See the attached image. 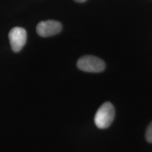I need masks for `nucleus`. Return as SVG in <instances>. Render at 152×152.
Instances as JSON below:
<instances>
[{
	"label": "nucleus",
	"mask_w": 152,
	"mask_h": 152,
	"mask_svg": "<svg viewBox=\"0 0 152 152\" xmlns=\"http://www.w3.org/2000/svg\"><path fill=\"white\" fill-rule=\"evenodd\" d=\"M74 1H77V2H84L86 0H74Z\"/></svg>",
	"instance_id": "423d86ee"
},
{
	"label": "nucleus",
	"mask_w": 152,
	"mask_h": 152,
	"mask_svg": "<svg viewBox=\"0 0 152 152\" xmlns=\"http://www.w3.org/2000/svg\"><path fill=\"white\" fill-rule=\"evenodd\" d=\"M11 47L14 52H18L23 49L27 39L26 30L20 27H15L10 30L9 34Z\"/></svg>",
	"instance_id": "7ed1b4c3"
},
{
	"label": "nucleus",
	"mask_w": 152,
	"mask_h": 152,
	"mask_svg": "<svg viewBox=\"0 0 152 152\" xmlns=\"http://www.w3.org/2000/svg\"><path fill=\"white\" fill-rule=\"evenodd\" d=\"M115 118V109L110 102H105L100 106L94 117V123L100 129L109 128Z\"/></svg>",
	"instance_id": "f257e3e1"
},
{
	"label": "nucleus",
	"mask_w": 152,
	"mask_h": 152,
	"mask_svg": "<svg viewBox=\"0 0 152 152\" xmlns=\"http://www.w3.org/2000/svg\"><path fill=\"white\" fill-rule=\"evenodd\" d=\"M146 140H147L148 142H150V143H152V121L150 123V124L148 126L147 129V131H146Z\"/></svg>",
	"instance_id": "39448f33"
},
{
	"label": "nucleus",
	"mask_w": 152,
	"mask_h": 152,
	"mask_svg": "<svg viewBox=\"0 0 152 152\" xmlns=\"http://www.w3.org/2000/svg\"><path fill=\"white\" fill-rule=\"evenodd\" d=\"M77 66L80 70L87 73H100L104 71L106 68L103 60L90 55L81 57L77 61Z\"/></svg>",
	"instance_id": "f03ea898"
},
{
	"label": "nucleus",
	"mask_w": 152,
	"mask_h": 152,
	"mask_svg": "<svg viewBox=\"0 0 152 152\" xmlns=\"http://www.w3.org/2000/svg\"><path fill=\"white\" fill-rule=\"evenodd\" d=\"M37 33L41 37H47L59 33L62 30V25L56 20H49L39 23L37 26Z\"/></svg>",
	"instance_id": "20e7f679"
}]
</instances>
